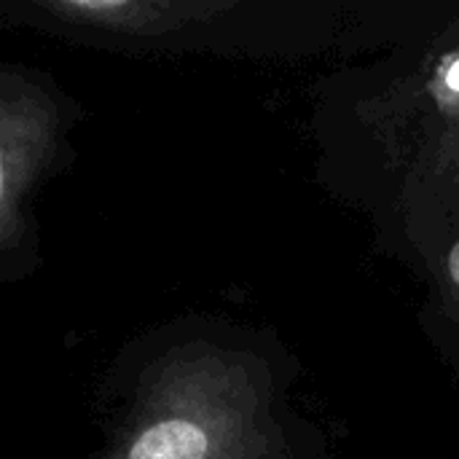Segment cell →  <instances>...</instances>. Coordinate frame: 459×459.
Segmentation results:
<instances>
[{
  "mask_svg": "<svg viewBox=\"0 0 459 459\" xmlns=\"http://www.w3.org/2000/svg\"><path fill=\"white\" fill-rule=\"evenodd\" d=\"M83 110L40 70L0 62V282L40 261L35 199L73 159Z\"/></svg>",
  "mask_w": 459,
  "mask_h": 459,
  "instance_id": "6da1fadb",
  "label": "cell"
},
{
  "mask_svg": "<svg viewBox=\"0 0 459 459\" xmlns=\"http://www.w3.org/2000/svg\"><path fill=\"white\" fill-rule=\"evenodd\" d=\"M449 272H452V280L459 285V242L455 245L452 255H449Z\"/></svg>",
  "mask_w": 459,
  "mask_h": 459,
  "instance_id": "3957f363",
  "label": "cell"
},
{
  "mask_svg": "<svg viewBox=\"0 0 459 459\" xmlns=\"http://www.w3.org/2000/svg\"><path fill=\"white\" fill-rule=\"evenodd\" d=\"M444 81H446L449 91H459V62H455V65H449V70H446Z\"/></svg>",
  "mask_w": 459,
  "mask_h": 459,
  "instance_id": "7a4b0ae2",
  "label": "cell"
}]
</instances>
